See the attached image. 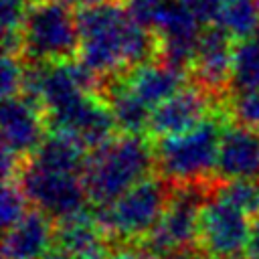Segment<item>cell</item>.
Segmentation results:
<instances>
[{"instance_id":"52a82bcc","label":"cell","mask_w":259,"mask_h":259,"mask_svg":"<svg viewBox=\"0 0 259 259\" xmlns=\"http://www.w3.org/2000/svg\"><path fill=\"white\" fill-rule=\"evenodd\" d=\"M249 214L219 194L212 182L200 210L196 247L206 259H241L249 243Z\"/></svg>"},{"instance_id":"277c9868","label":"cell","mask_w":259,"mask_h":259,"mask_svg":"<svg viewBox=\"0 0 259 259\" xmlns=\"http://www.w3.org/2000/svg\"><path fill=\"white\" fill-rule=\"evenodd\" d=\"M75 53L79 24L71 6L63 0H30L16 55L24 63H61Z\"/></svg>"},{"instance_id":"d4e9b609","label":"cell","mask_w":259,"mask_h":259,"mask_svg":"<svg viewBox=\"0 0 259 259\" xmlns=\"http://www.w3.org/2000/svg\"><path fill=\"white\" fill-rule=\"evenodd\" d=\"M160 4L162 0H123V8L130 12V16L146 28H152V22Z\"/></svg>"},{"instance_id":"ba28073f","label":"cell","mask_w":259,"mask_h":259,"mask_svg":"<svg viewBox=\"0 0 259 259\" xmlns=\"http://www.w3.org/2000/svg\"><path fill=\"white\" fill-rule=\"evenodd\" d=\"M16 182L28 202L57 223L83 212L85 202H89L81 174L47 170L30 160L20 168Z\"/></svg>"},{"instance_id":"603a6c76","label":"cell","mask_w":259,"mask_h":259,"mask_svg":"<svg viewBox=\"0 0 259 259\" xmlns=\"http://www.w3.org/2000/svg\"><path fill=\"white\" fill-rule=\"evenodd\" d=\"M26 202H28V198L24 196L20 184L16 180H4V188H2V227H4V231L24 217V212L28 210Z\"/></svg>"},{"instance_id":"4dcf8cb0","label":"cell","mask_w":259,"mask_h":259,"mask_svg":"<svg viewBox=\"0 0 259 259\" xmlns=\"http://www.w3.org/2000/svg\"><path fill=\"white\" fill-rule=\"evenodd\" d=\"M255 2H257V8H259V0H255Z\"/></svg>"},{"instance_id":"e0dca14e","label":"cell","mask_w":259,"mask_h":259,"mask_svg":"<svg viewBox=\"0 0 259 259\" xmlns=\"http://www.w3.org/2000/svg\"><path fill=\"white\" fill-rule=\"evenodd\" d=\"M99 95L111 109L115 125L123 134H142L150 125L152 109L127 87L121 75H113L101 81Z\"/></svg>"},{"instance_id":"5bb4252c","label":"cell","mask_w":259,"mask_h":259,"mask_svg":"<svg viewBox=\"0 0 259 259\" xmlns=\"http://www.w3.org/2000/svg\"><path fill=\"white\" fill-rule=\"evenodd\" d=\"M55 221L38 208H28L4 231L2 259H45L55 247Z\"/></svg>"},{"instance_id":"7c38bea8","label":"cell","mask_w":259,"mask_h":259,"mask_svg":"<svg viewBox=\"0 0 259 259\" xmlns=\"http://www.w3.org/2000/svg\"><path fill=\"white\" fill-rule=\"evenodd\" d=\"M231 34L221 26L212 24L200 32L198 47L192 59L190 69L194 71L196 83L202 85L208 93H212L219 101L225 99V93L231 85V69H233V49Z\"/></svg>"},{"instance_id":"2e32d148","label":"cell","mask_w":259,"mask_h":259,"mask_svg":"<svg viewBox=\"0 0 259 259\" xmlns=\"http://www.w3.org/2000/svg\"><path fill=\"white\" fill-rule=\"evenodd\" d=\"M182 69L166 63V61H146L123 75L127 87L150 107L154 109L168 97H172L184 83Z\"/></svg>"},{"instance_id":"d6986e66","label":"cell","mask_w":259,"mask_h":259,"mask_svg":"<svg viewBox=\"0 0 259 259\" xmlns=\"http://www.w3.org/2000/svg\"><path fill=\"white\" fill-rule=\"evenodd\" d=\"M229 89L231 93L259 89V30L235 45Z\"/></svg>"},{"instance_id":"ffe728a7","label":"cell","mask_w":259,"mask_h":259,"mask_svg":"<svg viewBox=\"0 0 259 259\" xmlns=\"http://www.w3.org/2000/svg\"><path fill=\"white\" fill-rule=\"evenodd\" d=\"M214 24L239 40L255 34L259 30L257 2L255 0H221Z\"/></svg>"},{"instance_id":"83f0119b","label":"cell","mask_w":259,"mask_h":259,"mask_svg":"<svg viewBox=\"0 0 259 259\" xmlns=\"http://www.w3.org/2000/svg\"><path fill=\"white\" fill-rule=\"evenodd\" d=\"M63 2H67L69 6H75V8H87V6H95L101 2H109V0H63Z\"/></svg>"},{"instance_id":"4fadbf2b","label":"cell","mask_w":259,"mask_h":259,"mask_svg":"<svg viewBox=\"0 0 259 259\" xmlns=\"http://www.w3.org/2000/svg\"><path fill=\"white\" fill-rule=\"evenodd\" d=\"M55 249L77 259H111L115 243L103 231L95 212H79L55 227Z\"/></svg>"},{"instance_id":"8992f818","label":"cell","mask_w":259,"mask_h":259,"mask_svg":"<svg viewBox=\"0 0 259 259\" xmlns=\"http://www.w3.org/2000/svg\"><path fill=\"white\" fill-rule=\"evenodd\" d=\"M212 182L172 184L170 200L158 225L142 241L144 247L156 259H162L174 253L192 251V247L198 245L200 210L210 192Z\"/></svg>"},{"instance_id":"30bf717a","label":"cell","mask_w":259,"mask_h":259,"mask_svg":"<svg viewBox=\"0 0 259 259\" xmlns=\"http://www.w3.org/2000/svg\"><path fill=\"white\" fill-rule=\"evenodd\" d=\"M0 127L2 154H10L22 164L32 158L49 130L40 105L24 93L4 99Z\"/></svg>"},{"instance_id":"6da1fadb","label":"cell","mask_w":259,"mask_h":259,"mask_svg":"<svg viewBox=\"0 0 259 259\" xmlns=\"http://www.w3.org/2000/svg\"><path fill=\"white\" fill-rule=\"evenodd\" d=\"M79 59L97 77L121 75L158 55L156 34L117 4L79 8Z\"/></svg>"},{"instance_id":"7402d4cb","label":"cell","mask_w":259,"mask_h":259,"mask_svg":"<svg viewBox=\"0 0 259 259\" xmlns=\"http://www.w3.org/2000/svg\"><path fill=\"white\" fill-rule=\"evenodd\" d=\"M229 117L237 125L259 132V89L233 93L229 99Z\"/></svg>"},{"instance_id":"f1b7e54d","label":"cell","mask_w":259,"mask_h":259,"mask_svg":"<svg viewBox=\"0 0 259 259\" xmlns=\"http://www.w3.org/2000/svg\"><path fill=\"white\" fill-rule=\"evenodd\" d=\"M162 259H206V257L196 255L192 251H184V253H174V255H168V257H162Z\"/></svg>"},{"instance_id":"8fae6325","label":"cell","mask_w":259,"mask_h":259,"mask_svg":"<svg viewBox=\"0 0 259 259\" xmlns=\"http://www.w3.org/2000/svg\"><path fill=\"white\" fill-rule=\"evenodd\" d=\"M214 99L217 97L198 83L182 85L172 97L152 109L148 130L156 138L186 134L208 119Z\"/></svg>"},{"instance_id":"9a60e30c","label":"cell","mask_w":259,"mask_h":259,"mask_svg":"<svg viewBox=\"0 0 259 259\" xmlns=\"http://www.w3.org/2000/svg\"><path fill=\"white\" fill-rule=\"evenodd\" d=\"M214 178L259 180V132L237 123L225 125Z\"/></svg>"},{"instance_id":"4316f807","label":"cell","mask_w":259,"mask_h":259,"mask_svg":"<svg viewBox=\"0 0 259 259\" xmlns=\"http://www.w3.org/2000/svg\"><path fill=\"white\" fill-rule=\"evenodd\" d=\"M245 259H259V214H255V221L251 223L249 243L245 249Z\"/></svg>"},{"instance_id":"3957f363","label":"cell","mask_w":259,"mask_h":259,"mask_svg":"<svg viewBox=\"0 0 259 259\" xmlns=\"http://www.w3.org/2000/svg\"><path fill=\"white\" fill-rule=\"evenodd\" d=\"M223 130V117L212 115L186 134L158 138L154 146L158 174L172 184L212 182Z\"/></svg>"},{"instance_id":"cb8c5ba5","label":"cell","mask_w":259,"mask_h":259,"mask_svg":"<svg viewBox=\"0 0 259 259\" xmlns=\"http://www.w3.org/2000/svg\"><path fill=\"white\" fill-rule=\"evenodd\" d=\"M24 69H26V63L16 53L4 51V57H2V97L4 99L22 93Z\"/></svg>"},{"instance_id":"ac0fdd59","label":"cell","mask_w":259,"mask_h":259,"mask_svg":"<svg viewBox=\"0 0 259 259\" xmlns=\"http://www.w3.org/2000/svg\"><path fill=\"white\" fill-rule=\"evenodd\" d=\"M85 150H87V146L81 140H77L75 136H71L67 132L51 130V134L45 136L42 144L32 154L30 162L40 168H47V170L83 176V168L87 162Z\"/></svg>"},{"instance_id":"5b68a950","label":"cell","mask_w":259,"mask_h":259,"mask_svg":"<svg viewBox=\"0 0 259 259\" xmlns=\"http://www.w3.org/2000/svg\"><path fill=\"white\" fill-rule=\"evenodd\" d=\"M172 194V182L158 176L132 186L109 206L95 208V217L115 245L142 243L158 225Z\"/></svg>"},{"instance_id":"f546056e","label":"cell","mask_w":259,"mask_h":259,"mask_svg":"<svg viewBox=\"0 0 259 259\" xmlns=\"http://www.w3.org/2000/svg\"><path fill=\"white\" fill-rule=\"evenodd\" d=\"M45 259H77V257H71V255H67V253H61V251H55V253H51V255L45 257Z\"/></svg>"},{"instance_id":"44dd1931","label":"cell","mask_w":259,"mask_h":259,"mask_svg":"<svg viewBox=\"0 0 259 259\" xmlns=\"http://www.w3.org/2000/svg\"><path fill=\"white\" fill-rule=\"evenodd\" d=\"M214 188L247 214H259V180H214Z\"/></svg>"},{"instance_id":"7a4b0ae2","label":"cell","mask_w":259,"mask_h":259,"mask_svg":"<svg viewBox=\"0 0 259 259\" xmlns=\"http://www.w3.org/2000/svg\"><path fill=\"white\" fill-rule=\"evenodd\" d=\"M156 168L154 146L142 134L113 136L91 150L83 168V184L95 208L109 206L132 186L152 176Z\"/></svg>"},{"instance_id":"484cf974","label":"cell","mask_w":259,"mask_h":259,"mask_svg":"<svg viewBox=\"0 0 259 259\" xmlns=\"http://www.w3.org/2000/svg\"><path fill=\"white\" fill-rule=\"evenodd\" d=\"M184 8L198 20V22H208L214 24L217 12L221 6V0H180Z\"/></svg>"},{"instance_id":"9c48e42d","label":"cell","mask_w":259,"mask_h":259,"mask_svg":"<svg viewBox=\"0 0 259 259\" xmlns=\"http://www.w3.org/2000/svg\"><path fill=\"white\" fill-rule=\"evenodd\" d=\"M150 30L158 40V59L182 71L190 69L202 30L180 0H162Z\"/></svg>"}]
</instances>
